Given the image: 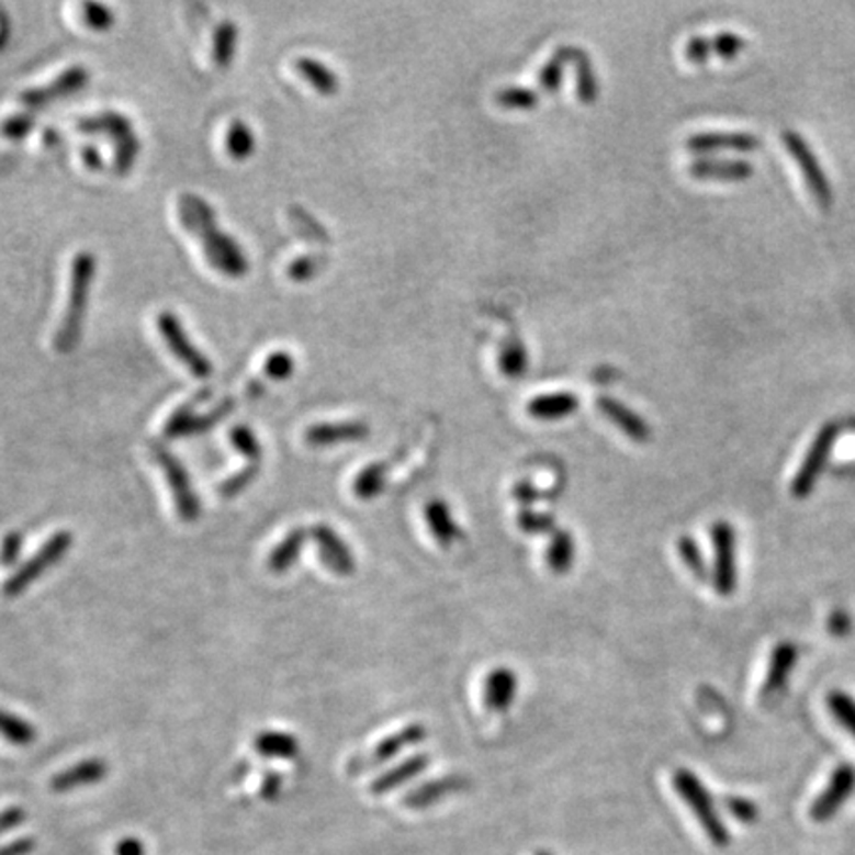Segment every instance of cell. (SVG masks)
<instances>
[{
    "label": "cell",
    "instance_id": "cell-42",
    "mask_svg": "<svg viewBox=\"0 0 855 855\" xmlns=\"http://www.w3.org/2000/svg\"><path fill=\"white\" fill-rule=\"evenodd\" d=\"M566 48L561 46L551 60L547 61L539 74V86L544 91H556L563 83L564 64H566Z\"/></svg>",
    "mask_w": 855,
    "mask_h": 855
},
{
    "label": "cell",
    "instance_id": "cell-47",
    "mask_svg": "<svg viewBox=\"0 0 855 855\" xmlns=\"http://www.w3.org/2000/svg\"><path fill=\"white\" fill-rule=\"evenodd\" d=\"M232 408H234V401H224V403L218 404L214 410H211V413L202 414V416H194V420H192L191 424V430H189V436H194V434H202L206 432V430H211V428H214L216 424L222 423L228 414L232 413Z\"/></svg>",
    "mask_w": 855,
    "mask_h": 855
},
{
    "label": "cell",
    "instance_id": "cell-30",
    "mask_svg": "<svg viewBox=\"0 0 855 855\" xmlns=\"http://www.w3.org/2000/svg\"><path fill=\"white\" fill-rule=\"evenodd\" d=\"M574 559H576L574 535L571 531H564V529H556L551 537L549 549H547L549 569L554 574H566L573 569Z\"/></svg>",
    "mask_w": 855,
    "mask_h": 855
},
{
    "label": "cell",
    "instance_id": "cell-59",
    "mask_svg": "<svg viewBox=\"0 0 855 855\" xmlns=\"http://www.w3.org/2000/svg\"><path fill=\"white\" fill-rule=\"evenodd\" d=\"M9 38H11V24H9L7 14L0 11V50L4 48V44L9 42Z\"/></svg>",
    "mask_w": 855,
    "mask_h": 855
},
{
    "label": "cell",
    "instance_id": "cell-18",
    "mask_svg": "<svg viewBox=\"0 0 855 855\" xmlns=\"http://www.w3.org/2000/svg\"><path fill=\"white\" fill-rule=\"evenodd\" d=\"M468 785L470 783L460 775L443 776V778L428 780V783H424V785L414 788L408 795L404 796L403 805L406 808H410V810H424V808L436 805V802H440L448 796L462 792Z\"/></svg>",
    "mask_w": 855,
    "mask_h": 855
},
{
    "label": "cell",
    "instance_id": "cell-53",
    "mask_svg": "<svg viewBox=\"0 0 855 855\" xmlns=\"http://www.w3.org/2000/svg\"><path fill=\"white\" fill-rule=\"evenodd\" d=\"M36 850V840L34 837H16L9 844L0 845V855H31Z\"/></svg>",
    "mask_w": 855,
    "mask_h": 855
},
{
    "label": "cell",
    "instance_id": "cell-6",
    "mask_svg": "<svg viewBox=\"0 0 855 855\" xmlns=\"http://www.w3.org/2000/svg\"><path fill=\"white\" fill-rule=\"evenodd\" d=\"M153 462L161 468L167 483L171 487L172 499L177 514L184 524H194L201 517V499L194 492V485L191 482V475L184 470V465L179 462L177 455H172L162 443L151 442L149 446Z\"/></svg>",
    "mask_w": 855,
    "mask_h": 855
},
{
    "label": "cell",
    "instance_id": "cell-11",
    "mask_svg": "<svg viewBox=\"0 0 855 855\" xmlns=\"http://www.w3.org/2000/svg\"><path fill=\"white\" fill-rule=\"evenodd\" d=\"M855 790V766H837L834 775L830 778V785L825 786L824 792L818 796L814 805L810 808V815L815 822H828L834 818L840 808L847 802V798L854 795Z\"/></svg>",
    "mask_w": 855,
    "mask_h": 855
},
{
    "label": "cell",
    "instance_id": "cell-40",
    "mask_svg": "<svg viewBox=\"0 0 855 855\" xmlns=\"http://www.w3.org/2000/svg\"><path fill=\"white\" fill-rule=\"evenodd\" d=\"M495 101L509 110H533L535 105L541 101V95L531 88L511 86V88L497 91Z\"/></svg>",
    "mask_w": 855,
    "mask_h": 855
},
{
    "label": "cell",
    "instance_id": "cell-39",
    "mask_svg": "<svg viewBox=\"0 0 855 855\" xmlns=\"http://www.w3.org/2000/svg\"><path fill=\"white\" fill-rule=\"evenodd\" d=\"M677 553L682 556L685 566H687L699 581H705V578L709 576V569H707V563H705L701 547L697 544V541H695L691 535H684V537L677 539Z\"/></svg>",
    "mask_w": 855,
    "mask_h": 855
},
{
    "label": "cell",
    "instance_id": "cell-41",
    "mask_svg": "<svg viewBox=\"0 0 855 855\" xmlns=\"http://www.w3.org/2000/svg\"><path fill=\"white\" fill-rule=\"evenodd\" d=\"M828 707L835 717L837 723L845 727V731L855 739V701L844 691H832L828 695Z\"/></svg>",
    "mask_w": 855,
    "mask_h": 855
},
{
    "label": "cell",
    "instance_id": "cell-44",
    "mask_svg": "<svg viewBox=\"0 0 855 855\" xmlns=\"http://www.w3.org/2000/svg\"><path fill=\"white\" fill-rule=\"evenodd\" d=\"M517 525L519 529L529 535H543L556 531L554 527V517L549 514H539V511H531V509H524L519 517H517Z\"/></svg>",
    "mask_w": 855,
    "mask_h": 855
},
{
    "label": "cell",
    "instance_id": "cell-23",
    "mask_svg": "<svg viewBox=\"0 0 855 855\" xmlns=\"http://www.w3.org/2000/svg\"><path fill=\"white\" fill-rule=\"evenodd\" d=\"M424 519L428 524V529L432 531L434 539L438 541V544L442 547H450L460 539V527L453 519L452 509L450 505L446 504L443 499H432L428 502L424 507Z\"/></svg>",
    "mask_w": 855,
    "mask_h": 855
},
{
    "label": "cell",
    "instance_id": "cell-43",
    "mask_svg": "<svg viewBox=\"0 0 855 855\" xmlns=\"http://www.w3.org/2000/svg\"><path fill=\"white\" fill-rule=\"evenodd\" d=\"M260 468H262V465H250V463H248L241 472L230 475L226 482H222L221 485H218V494H221V497H224V499L238 497L248 485H252L254 480H256L258 473H260Z\"/></svg>",
    "mask_w": 855,
    "mask_h": 855
},
{
    "label": "cell",
    "instance_id": "cell-29",
    "mask_svg": "<svg viewBox=\"0 0 855 855\" xmlns=\"http://www.w3.org/2000/svg\"><path fill=\"white\" fill-rule=\"evenodd\" d=\"M293 68L300 71L303 78L310 81L313 88L323 93V95H333V93L339 91V76H337V71L327 68L323 61L310 58V56H302V58L293 61Z\"/></svg>",
    "mask_w": 855,
    "mask_h": 855
},
{
    "label": "cell",
    "instance_id": "cell-19",
    "mask_svg": "<svg viewBox=\"0 0 855 855\" xmlns=\"http://www.w3.org/2000/svg\"><path fill=\"white\" fill-rule=\"evenodd\" d=\"M519 677L511 667H495L483 684V701L492 711H507L515 701Z\"/></svg>",
    "mask_w": 855,
    "mask_h": 855
},
{
    "label": "cell",
    "instance_id": "cell-49",
    "mask_svg": "<svg viewBox=\"0 0 855 855\" xmlns=\"http://www.w3.org/2000/svg\"><path fill=\"white\" fill-rule=\"evenodd\" d=\"M81 9H83V21L88 22V26L95 29V31H108L115 22L113 11L103 4H98V2H86Z\"/></svg>",
    "mask_w": 855,
    "mask_h": 855
},
{
    "label": "cell",
    "instance_id": "cell-35",
    "mask_svg": "<svg viewBox=\"0 0 855 855\" xmlns=\"http://www.w3.org/2000/svg\"><path fill=\"white\" fill-rule=\"evenodd\" d=\"M0 736L14 746H29L36 741V727L16 715L0 709Z\"/></svg>",
    "mask_w": 855,
    "mask_h": 855
},
{
    "label": "cell",
    "instance_id": "cell-9",
    "mask_svg": "<svg viewBox=\"0 0 855 855\" xmlns=\"http://www.w3.org/2000/svg\"><path fill=\"white\" fill-rule=\"evenodd\" d=\"M835 436H837V428L832 424L825 426L824 430L818 434L810 452L806 453L805 463L796 473L795 482L790 485V490H792L790 494L795 495L796 499H805L812 494L815 482H818V477L830 458V452L834 448Z\"/></svg>",
    "mask_w": 855,
    "mask_h": 855
},
{
    "label": "cell",
    "instance_id": "cell-37",
    "mask_svg": "<svg viewBox=\"0 0 855 855\" xmlns=\"http://www.w3.org/2000/svg\"><path fill=\"white\" fill-rule=\"evenodd\" d=\"M206 394L209 393L196 394L192 401L182 404V406H179V408L171 414V418L165 424V438L175 440V438L189 436L192 420H194V416H196V406L204 401Z\"/></svg>",
    "mask_w": 855,
    "mask_h": 855
},
{
    "label": "cell",
    "instance_id": "cell-3",
    "mask_svg": "<svg viewBox=\"0 0 855 855\" xmlns=\"http://www.w3.org/2000/svg\"><path fill=\"white\" fill-rule=\"evenodd\" d=\"M674 788L685 805L689 806L691 814L697 818V822L704 828L711 844L717 847H727L731 844V834L724 828L723 820L715 808L713 798L695 773L687 768H677L674 773Z\"/></svg>",
    "mask_w": 855,
    "mask_h": 855
},
{
    "label": "cell",
    "instance_id": "cell-16",
    "mask_svg": "<svg viewBox=\"0 0 855 855\" xmlns=\"http://www.w3.org/2000/svg\"><path fill=\"white\" fill-rule=\"evenodd\" d=\"M110 773V766L103 758H86L78 765L70 766L52 776L50 790L56 795L70 792L81 786L98 785Z\"/></svg>",
    "mask_w": 855,
    "mask_h": 855
},
{
    "label": "cell",
    "instance_id": "cell-12",
    "mask_svg": "<svg viewBox=\"0 0 855 855\" xmlns=\"http://www.w3.org/2000/svg\"><path fill=\"white\" fill-rule=\"evenodd\" d=\"M90 81V74L86 68L81 66H71L70 70L60 74L56 80L48 83V86H42V88H34V90L22 91L21 101L31 108H42V105H48L52 101L61 100V98H68L76 91L83 90Z\"/></svg>",
    "mask_w": 855,
    "mask_h": 855
},
{
    "label": "cell",
    "instance_id": "cell-27",
    "mask_svg": "<svg viewBox=\"0 0 855 855\" xmlns=\"http://www.w3.org/2000/svg\"><path fill=\"white\" fill-rule=\"evenodd\" d=\"M564 48H566V60L573 61L574 70H576L578 100L583 103H594L598 100L600 86H598V78H596L590 56L578 46H564Z\"/></svg>",
    "mask_w": 855,
    "mask_h": 855
},
{
    "label": "cell",
    "instance_id": "cell-33",
    "mask_svg": "<svg viewBox=\"0 0 855 855\" xmlns=\"http://www.w3.org/2000/svg\"><path fill=\"white\" fill-rule=\"evenodd\" d=\"M238 26L232 21H222L216 31H214V46H212V58L218 70H228L234 54H236V44H238Z\"/></svg>",
    "mask_w": 855,
    "mask_h": 855
},
{
    "label": "cell",
    "instance_id": "cell-21",
    "mask_svg": "<svg viewBox=\"0 0 855 855\" xmlns=\"http://www.w3.org/2000/svg\"><path fill=\"white\" fill-rule=\"evenodd\" d=\"M430 766V756L418 753V755L408 756L401 765L393 766L384 775L374 778L371 783V795L383 796L393 792L396 788L414 780L416 776L423 775L424 770Z\"/></svg>",
    "mask_w": 855,
    "mask_h": 855
},
{
    "label": "cell",
    "instance_id": "cell-60",
    "mask_svg": "<svg viewBox=\"0 0 855 855\" xmlns=\"http://www.w3.org/2000/svg\"><path fill=\"white\" fill-rule=\"evenodd\" d=\"M535 855H551V854H549V852H537V854Z\"/></svg>",
    "mask_w": 855,
    "mask_h": 855
},
{
    "label": "cell",
    "instance_id": "cell-51",
    "mask_svg": "<svg viewBox=\"0 0 855 855\" xmlns=\"http://www.w3.org/2000/svg\"><path fill=\"white\" fill-rule=\"evenodd\" d=\"M22 544H24V535L21 531H11L7 535L0 544V564L2 566L16 564L22 553Z\"/></svg>",
    "mask_w": 855,
    "mask_h": 855
},
{
    "label": "cell",
    "instance_id": "cell-45",
    "mask_svg": "<svg viewBox=\"0 0 855 855\" xmlns=\"http://www.w3.org/2000/svg\"><path fill=\"white\" fill-rule=\"evenodd\" d=\"M295 371V361L288 351H275L263 362V374L272 381H285Z\"/></svg>",
    "mask_w": 855,
    "mask_h": 855
},
{
    "label": "cell",
    "instance_id": "cell-5",
    "mask_svg": "<svg viewBox=\"0 0 855 855\" xmlns=\"http://www.w3.org/2000/svg\"><path fill=\"white\" fill-rule=\"evenodd\" d=\"M78 130L83 133H101L115 143V171L120 175L132 171L142 143L133 132L132 121L117 111H103L100 115L78 121Z\"/></svg>",
    "mask_w": 855,
    "mask_h": 855
},
{
    "label": "cell",
    "instance_id": "cell-55",
    "mask_svg": "<svg viewBox=\"0 0 855 855\" xmlns=\"http://www.w3.org/2000/svg\"><path fill=\"white\" fill-rule=\"evenodd\" d=\"M113 855H145V844L139 837H121L113 847Z\"/></svg>",
    "mask_w": 855,
    "mask_h": 855
},
{
    "label": "cell",
    "instance_id": "cell-4",
    "mask_svg": "<svg viewBox=\"0 0 855 855\" xmlns=\"http://www.w3.org/2000/svg\"><path fill=\"white\" fill-rule=\"evenodd\" d=\"M74 544V535L70 531H58L52 535L46 543L42 544L41 551L29 559L26 563L21 564L14 573L2 584V596L4 598H19L31 588L32 584L41 581L44 574L60 563L66 554L70 553Z\"/></svg>",
    "mask_w": 855,
    "mask_h": 855
},
{
    "label": "cell",
    "instance_id": "cell-38",
    "mask_svg": "<svg viewBox=\"0 0 855 855\" xmlns=\"http://www.w3.org/2000/svg\"><path fill=\"white\" fill-rule=\"evenodd\" d=\"M230 442L250 465H262V446L258 436L246 424H238L232 428Z\"/></svg>",
    "mask_w": 855,
    "mask_h": 855
},
{
    "label": "cell",
    "instance_id": "cell-31",
    "mask_svg": "<svg viewBox=\"0 0 855 855\" xmlns=\"http://www.w3.org/2000/svg\"><path fill=\"white\" fill-rule=\"evenodd\" d=\"M389 480V465L383 462L369 463L362 468L359 475L352 482V494L357 495L362 502L374 499L383 494Z\"/></svg>",
    "mask_w": 855,
    "mask_h": 855
},
{
    "label": "cell",
    "instance_id": "cell-34",
    "mask_svg": "<svg viewBox=\"0 0 855 855\" xmlns=\"http://www.w3.org/2000/svg\"><path fill=\"white\" fill-rule=\"evenodd\" d=\"M527 367H529V355L525 349V342L511 333L499 351V371L509 379H519L527 373Z\"/></svg>",
    "mask_w": 855,
    "mask_h": 855
},
{
    "label": "cell",
    "instance_id": "cell-25",
    "mask_svg": "<svg viewBox=\"0 0 855 855\" xmlns=\"http://www.w3.org/2000/svg\"><path fill=\"white\" fill-rule=\"evenodd\" d=\"M689 172L695 179H715V181H743L751 172L753 165L746 161H727V159H697L689 165Z\"/></svg>",
    "mask_w": 855,
    "mask_h": 855
},
{
    "label": "cell",
    "instance_id": "cell-2",
    "mask_svg": "<svg viewBox=\"0 0 855 855\" xmlns=\"http://www.w3.org/2000/svg\"><path fill=\"white\" fill-rule=\"evenodd\" d=\"M98 273V258L88 250H81L76 254L71 262L70 293H68V305L61 317L60 327L54 339V347L58 352H71L74 347L81 339V329H83V319L88 312V300H90L91 282Z\"/></svg>",
    "mask_w": 855,
    "mask_h": 855
},
{
    "label": "cell",
    "instance_id": "cell-22",
    "mask_svg": "<svg viewBox=\"0 0 855 855\" xmlns=\"http://www.w3.org/2000/svg\"><path fill=\"white\" fill-rule=\"evenodd\" d=\"M581 406L578 396L573 393H551L535 396L531 403L527 404V413L537 420H563L566 416L576 413Z\"/></svg>",
    "mask_w": 855,
    "mask_h": 855
},
{
    "label": "cell",
    "instance_id": "cell-1",
    "mask_svg": "<svg viewBox=\"0 0 855 855\" xmlns=\"http://www.w3.org/2000/svg\"><path fill=\"white\" fill-rule=\"evenodd\" d=\"M179 214L182 226L199 238L206 260L216 272L228 278H241L248 273L250 263L246 260L240 244L218 228L216 214L209 202L202 201L196 194H182Z\"/></svg>",
    "mask_w": 855,
    "mask_h": 855
},
{
    "label": "cell",
    "instance_id": "cell-8",
    "mask_svg": "<svg viewBox=\"0 0 855 855\" xmlns=\"http://www.w3.org/2000/svg\"><path fill=\"white\" fill-rule=\"evenodd\" d=\"M711 541L715 551V590L721 596H731L736 588V535L733 525L717 521L711 527Z\"/></svg>",
    "mask_w": 855,
    "mask_h": 855
},
{
    "label": "cell",
    "instance_id": "cell-15",
    "mask_svg": "<svg viewBox=\"0 0 855 855\" xmlns=\"http://www.w3.org/2000/svg\"><path fill=\"white\" fill-rule=\"evenodd\" d=\"M596 406L598 410L615 424L616 428L620 432L626 434L630 440L634 442L644 443L652 438V428L650 424L645 423L644 418L640 414L632 410L630 406H626L625 403L616 401L612 396H598L596 398Z\"/></svg>",
    "mask_w": 855,
    "mask_h": 855
},
{
    "label": "cell",
    "instance_id": "cell-46",
    "mask_svg": "<svg viewBox=\"0 0 855 855\" xmlns=\"http://www.w3.org/2000/svg\"><path fill=\"white\" fill-rule=\"evenodd\" d=\"M323 263H327L325 256H302L295 262L290 263L288 275L292 278L293 282H307L319 273Z\"/></svg>",
    "mask_w": 855,
    "mask_h": 855
},
{
    "label": "cell",
    "instance_id": "cell-48",
    "mask_svg": "<svg viewBox=\"0 0 855 855\" xmlns=\"http://www.w3.org/2000/svg\"><path fill=\"white\" fill-rule=\"evenodd\" d=\"M34 125H36V120L32 113H16V115L0 123V135H4L9 139H22L34 130Z\"/></svg>",
    "mask_w": 855,
    "mask_h": 855
},
{
    "label": "cell",
    "instance_id": "cell-57",
    "mask_svg": "<svg viewBox=\"0 0 855 855\" xmlns=\"http://www.w3.org/2000/svg\"><path fill=\"white\" fill-rule=\"evenodd\" d=\"M830 632L834 635H845L847 632H850V628H852V622H850V618H847V615H844V612H835V615H832V618H830Z\"/></svg>",
    "mask_w": 855,
    "mask_h": 855
},
{
    "label": "cell",
    "instance_id": "cell-28",
    "mask_svg": "<svg viewBox=\"0 0 855 855\" xmlns=\"http://www.w3.org/2000/svg\"><path fill=\"white\" fill-rule=\"evenodd\" d=\"M796 657H798V650L795 644L776 645L770 655V665H768V674H766L765 687H763V695L778 694L783 687H785L788 675L792 672V667L796 664Z\"/></svg>",
    "mask_w": 855,
    "mask_h": 855
},
{
    "label": "cell",
    "instance_id": "cell-24",
    "mask_svg": "<svg viewBox=\"0 0 855 855\" xmlns=\"http://www.w3.org/2000/svg\"><path fill=\"white\" fill-rule=\"evenodd\" d=\"M785 139L786 145H788V149L795 153L796 157H798V162H800V167H802V171H805L806 179H808L810 187H812V192H814L815 199H818L820 202L830 201V196H832V192H830V184H828L824 175H822V171H820V167H818V162H815L814 155L810 153V149L806 147L805 142H802V139H800L796 133H786Z\"/></svg>",
    "mask_w": 855,
    "mask_h": 855
},
{
    "label": "cell",
    "instance_id": "cell-56",
    "mask_svg": "<svg viewBox=\"0 0 855 855\" xmlns=\"http://www.w3.org/2000/svg\"><path fill=\"white\" fill-rule=\"evenodd\" d=\"M514 495L519 502H524V504H533V502H537V499L541 497L539 490L533 487L529 482L517 483L514 487Z\"/></svg>",
    "mask_w": 855,
    "mask_h": 855
},
{
    "label": "cell",
    "instance_id": "cell-32",
    "mask_svg": "<svg viewBox=\"0 0 855 855\" xmlns=\"http://www.w3.org/2000/svg\"><path fill=\"white\" fill-rule=\"evenodd\" d=\"M254 749L266 758H293L300 753V743L290 733L280 731H263L256 736Z\"/></svg>",
    "mask_w": 855,
    "mask_h": 855
},
{
    "label": "cell",
    "instance_id": "cell-36",
    "mask_svg": "<svg viewBox=\"0 0 855 855\" xmlns=\"http://www.w3.org/2000/svg\"><path fill=\"white\" fill-rule=\"evenodd\" d=\"M226 149L236 161H244L252 155L256 149V135L244 121H232L230 130L226 133Z\"/></svg>",
    "mask_w": 855,
    "mask_h": 855
},
{
    "label": "cell",
    "instance_id": "cell-26",
    "mask_svg": "<svg viewBox=\"0 0 855 855\" xmlns=\"http://www.w3.org/2000/svg\"><path fill=\"white\" fill-rule=\"evenodd\" d=\"M307 539H310V529H303V527L292 529L280 543L275 544V549L268 556V563H266L268 571L273 574L288 573L293 564L297 563Z\"/></svg>",
    "mask_w": 855,
    "mask_h": 855
},
{
    "label": "cell",
    "instance_id": "cell-54",
    "mask_svg": "<svg viewBox=\"0 0 855 855\" xmlns=\"http://www.w3.org/2000/svg\"><path fill=\"white\" fill-rule=\"evenodd\" d=\"M282 776L278 773H266L260 785V798L262 800H275L282 792Z\"/></svg>",
    "mask_w": 855,
    "mask_h": 855
},
{
    "label": "cell",
    "instance_id": "cell-17",
    "mask_svg": "<svg viewBox=\"0 0 855 855\" xmlns=\"http://www.w3.org/2000/svg\"><path fill=\"white\" fill-rule=\"evenodd\" d=\"M745 44V38L735 32H719L713 38L695 36L685 44V56H687V60L695 61V64H701L711 54L721 56V58H735L736 54L743 50Z\"/></svg>",
    "mask_w": 855,
    "mask_h": 855
},
{
    "label": "cell",
    "instance_id": "cell-10",
    "mask_svg": "<svg viewBox=\"0 0 855 855\" xmlns=\"http://www.w3.org/2000/svg\"><path fill=\"white\" fill-rule=\"evenodd\" d=\"M317 549H319V559L322 563L337 576H351L357 569V561L349 544L345 543L341 535L337 533L333 527L325 524H317L310 529Z\"/></svg>",
    "mask_w": 855,
    "mask_h": 855
},
{
    "label": "cell",
    "instance_id": "cell-14",
    "mask_svg": "<svg viewBox=\"0 0 855 855\" xmlns=\"http://www.w3.org/2000/svg\"><path fill=\"white\" fill-rule=\"evenodd\" d=\"M371 434L369 424L361 420H345V423H322L310 426L303 440L312 448H331L342 442H359Z\"/></svg>",
    "mask_w": 855,
    "mask_h": 855
},
{
    "label": "cell",
    "instance_id": "cell-20",
    "mask_svg": "<svg viewBox=\"0 0 855 855\" xmlns=\"http://www.w3.org/2000/svg\"><path fill=\"white\" fill-rule=\"evenodd\" d=\"M687 149L695 153L721 151V149H733V151H753L758 147V139L751 133H697L687 137Z\"/></svg>",
    "mask_w": 855,
    "mask_h": 855
},
{
    "label": "cell",
    "instance_id": "cell-7",
    "mask_svg": "<svg viewBox=\"0 0 855 855\" xmlns=\"http://www.w3.org/2000/svg\"><path fill=\"white\" fill-rule=\"evenodd\" d=\"M157 327L172 355L199 379H209L212 374V362L199 347L189 339L177 313L161 312L157 315Z\"/></svg>",
    "mask_w": 855,
    "mask_h": 855
},
{
    "label": "cell",
    "instance_id": "cell-58",
    "mask_svg": "<svg viewBox=\"0 0 855 855\" xmlns=\"http://www.w3.org/2000/svg\"><path fill=\"white\" fill-rule=\"evenodd\" d=\"M83 161L90 167V169H101L103 161H101V155L95 147H83Z\"/></svg>",
    "mask_w": 855,
    "mask_h": 855
},
{
    "label": "cell",
    "instance_id": "cell-52",
    "mask_svg": "<svg viewBox=\"0 0 855 855\" xmlns=\"http://www.w3.org/2000/svg\"><path fill=\"white\" fill-rule=\"evenodd\" d=\"M26 820V812L22 806H9L0 812V835L9 834L14 828H19Z\"/></svg>",
    "mask_w": 855,
    "mask_h": 855
},
{
    "label": "cell",
    "instance_id": "cell-13",
    "mask_svg": "<svg viewBox=\"0 0 855 855\" xmlns=\"http://www.w3.org/2000/svg\"><path fill=\"white\" fill-rule=\"evenodd\" d=\"M426 736H428V731H426L424 724H408V727L401 729L398 733L386 736L379 745L374 746L373 753L367 756V763L355 761L349 770H351V773H357V770H367V768H373V766L384 765L386 761H391L394 756L401 755L404 749L420 745Z\"/></svg>",
    "mask_w": 855,
    "mask_h": 855
},
{
    "label": "cell",
    "instance_id": "cell-50",
    "mask_svg": "<svg viewBox=\"0 0 855 855\" xmlns=\"http://www.w3.org/2000/svg\"><path fill=\"white\" fill-rule=\"evenodd\" d=\"M724 805H727V810L731 812V815L739 822H743V824H753L756 818H758V808L751 800L741 798V796L727 798Z\"/></svg>",
    "mask_w": 855,
    "mask_h": 855
}]
</instances>
